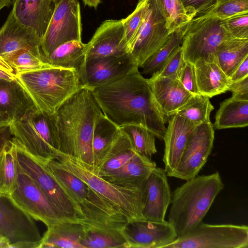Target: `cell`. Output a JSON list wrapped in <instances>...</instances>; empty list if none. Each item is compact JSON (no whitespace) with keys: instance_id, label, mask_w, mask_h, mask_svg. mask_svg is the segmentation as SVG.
Masks as SVG:
<instances>
[{"instance_id":"obj_23","label":"cell","mask_w":248,"mask_h":248,"mask_svg":"<svg viewBox=\"0 0 248 248\" xmlns=\"http://www.w3.org/2000/svg\"><path fill=\"white\" fill-rule=\"evenodd\" d=\"M149 81L157 104L168 121L193 95L177 78H161Z\"/></svg>"},{"instance_id":"obj_38","label":"cell","mask_w":248,"mask_h":248,"mask_svg":"<svg viewBox=\"0 0 248 248\" xmlns=\"http://www.w3.org/2000/svg\"><path fill=\"white\" fill-rule=\"evenodd\" d=\"M165 19L170 33L187 24L191 18L187 15L181 0H155Z\"/></svg>"},{"instance_id":"obj_8","label":"cell","mask_w":248,"mask_h":248,"mask_svg":"<svg viewBox=\"0 0 248 248\" xmlns=\"http://www.w3.org/2000/svg\"><path fill=\"white\" fill-rule=\"evenodd\" d=\"M16 142L17 160L21 169L36 184L65 219L84 224L86 218L80 208L52 174L46 163L33 156Z\"/></svg>"},{"instance_id":"obj_2","label":"cell","mask_w":248,"mask_h":248,"mask_svg":"<svg viewBox=\"0 0 248 248\" xmlns=\"http://www.w3.org/2000/svg\"><path fill=\"white\" fill-rule=\"evenodd\" d=\"M102 113L92 90L81 87L53 114L58 130L59 152L93 166L94 125Z\"/></svg>"},{"instance_id":"obj_1","label":"cell","mask_w":248,"mask_h":248,"mask_svg":"<svg viewBox=\"0 0 248 248\" xmlns=\"http://www.w3.org/2000/svg\"><path fill=\"white\" fill-rule=\"evenodd\" d=\"M92 90L102 113L118 127L142 126L163 139L168 121L154 95L148 79L139 71Z\"/></svg>"},{"instance_id":"obj_28","label":"cell","mask_w":248,"mask_h":248,"mask_svg":"<svg viewBox=\"0 0 248 248\" xmlns=\"http://www.w3.org/2000/svg\"><path fill=\"white\" fill-rule=\"evenodd\" d=\"M193 64L201 94L211 98L228 91L231 81L217 63L199 61Z\"/></svg>"},{"instance_id":"obj_47","label":"cell","mask_w":248,"mask_h":248,"mask_svg":"<svg viewBox=\"0 0 248 248\" xmlns=\"http://www.w3.org/2000/svg\"><path fill=\"white\" fill-rule=\"evenodd\" d=\"M247 76H248V56L237 66L229 78L231 82H233Z\"/></svg>"},{"instance_id":"obj_49","label":"cell","mask_w":248,"mask_h":248,"mask_svg":"<svg viewBox=\"0 0 248 248\" xmlns=\"http://www.w3.org/2000/svg\"><path fill=\"white\" fill-rule=\"evenodd\" d=\"M0 69L8 73H15L13 68L0 56Z\"/></svg>"},{"instance_id":"obj_48","label":"cell","mask_w":248,"mask_h":248,"mask_svg":"<svg viewBox=\"0 0 248 248\" xmlns=\"http://www.w3.org/2000/svg\"><path fill=\"white\" fill-rule=\"evenodd\" d=\"M12 138L10 124L0 126V153Z\"/></svg>"},{"instance_id":"obj_21","label":"cell","mask_w":248,"mask_h":248,"mask_svg":"<svg viewBox=\"0 0 248 248\" xmlns=\"http://www.w3.org/2000/svg\"><path fill=\"white\" fill-rule=\"evenodd\" d=\"M124 33L122 19H109L103 22L87 44L85 60L127 53L121 45Z\"/></svg>"},{"instance_id":"obj_34","label":"cell","mask_w":248,"mask_h":248,"mask_svg":"<svg viewBox=\"0 0 248 248\" xmlns=\"http://www.w3.org/2000/svg\"><path fill=\"white\" fill-rule=\"evenodd\" d=\"M187 24L171 32L165 44L144 62L140 66L142 74L152 75L163 66L173 51L181 45Z\"/></svg>"},{"instance_id":"obj_26","label":"cell","mask_w":248,"mask_h":248,"mask_svg":"<svg viewBox=\"0 0 248 248\" xmlns=\"http://www.w3.org/2000/svg\"><path fill=\"white\" fill-rule=\"evenodd\" d=\"M137 153L128 137L120 130L96 160L93 170L99 175L114 170L126 164Z\"/></svg>"},{"instance_id":"obj_39","label":"cell","mask_w":248,"mask_h":248,"mask_svg":"<svg viewBox=\"0 0 248 248\" xmlns=\"http://www.w3.org/2000/svg\"><path fill=\"white\" fill-rule=\"evenodd\" d=\"M6 62L13 68L16 75L53 67L47 62L42 52L31 50L20 51Z\"/></svg>"},{"instance_id":"obj_55","label":"cell","mask_w":248,"mask_h":248,"mask_svg":"<svg viewBox=\"0 0 248 248\" xmlns=\"http://www.w3.org/2000/svg\"><path fill=\"white\" fill-rule=\"evenodd\" d=\"M61 0H52L54 4H57Z\"/></svg>"},{"instance_id":"obj_15","label":"cell","mask_w":248,"mask_h":248,"mask_svg":"<svg viewBox=\"0 0 248 248\" xmlns=\"http://www.w3.org/2000/svg\"><path fill=\"white\" fill-rule=\"evenodd\" d=\"M211 122L198 125L188 137L180 161L169 177L187 180L197 176L206 164L215 139Z\"/></svg>"},{"instance_id":"obj_45","label":"cell","mask_w":248,"mask_h":248,"mask_svg":"<svg viewBox=\"0 0 248 248\" xmlns=\"http://www.w3.org/2000/svg\"><path fill=\"white\" fill-rule=\"evenodd\" d=\"M181 0L187 15L192 19L212 8L217 0Z\"/></svg>"},{"instance_id":"obj_33","label":"cell","mask_w":248,"mask_h":248,"mask_svg":"<svg viewBox=\"0 0 248 248\" xmlns=\"http://www.w3.org/2000/svg\"><path fill=\"white\" fill-rule=\"evenodd\" d=\"M16 142L13 138L0 153V193L11 196L17 178Z\"/></svg>"},{"instance_id":"obj_44","label":"cell","mask_w":248,"mask_h":248,"mask_svg":"<svg viewBox=\"0 0 248 248\" xmlns=\"http://www.w3.org/2000/svg\"><path fill=\"white\" fill-rule=\"evenodd\" d=\"M178 79L184 87L193 95L200 94L197 84L195 67L193 63L185 61Z\"/></svg>"},{"instance_id":"obj_46","label":"cell","mask_w":248,"mask_h":248,"mask_svg":"<svg viewBox=\"0 0 248 248\" xmlns=\"http://www.w3.org/2000/svg\"><path fill=\"white\" fill-rule=\"evenodd\" d=\"M228 91L232 92V97L234 99L248 101V76L236 81H231Z\"/></svg>"},{"instance_id":"obj_3","label":"cell","mask_w":248,"mask_h":248,"mask_svg":"<svg viewBox=\"0 0 248 248\" xmlns=\"http://www.w3.org/2000/svg\"><path fill=\"white\" fill-rule=\"evenodd\" d=\"M224 185L218 171L197 175L171 193L168 222L174 228L177 237L192 230L202 222Z\"/></svg>"},{"instance_id":"obj_36","label":"cell","mask_w":248,"mask_h":248,"mask_svg":"<svg viewBox=\"0 0 248 248\" xmlns=\"http://www.w3.org/2000/svg\"><path fill=\"white\" fill-rule=\"evenodd\" d=\"M128 137L134 149L140 155L152 159L157 153L155 136L147 129L137 125H127L119 127Z\"/></svg>"},{"instance_id":"obj_56","label":"cell","mask_w":248,"mask_h":248,"mask_svg":"<svg viewBox=\"0 0 248 248\" xmlns=\"http://www.w3.org/2000/svg\"><path fill=\"white\" fill-rule=\"evenodd\" d=\"M145 0H138V3L141 2H143Z\"/></svg>"},{"instance_id":"obj_11","label":"cell","mask_w":248,"mask_h":248,"mask_svg":"<svg viewBox=\"0 0 248 248\" xmlns=\"http://www.w3.org/2000/svg\"><path fill=\"white\" fill-rule=\"evenodd\" d=\"M33 219L10 196L0 193V232L8 248H40L42 236Z\"/></svg>"},{"instance_id":"obj_27","label":"cell","mask_w":248,"mask_h":248,"mask_svg":"<svg viewBox=\"0 0 248 248\" xmlns=\"http://www.w3.org/2000/svg\"><path fill=\"white\" fill-rule=\"evenodd\" d=\"M47 228L40 248H84L81 241L85 228L82 223L63 221Z\"/></svg>"},{"instance_id":"obj_18","label":"cell","mask_w":248,"mask_h":248,"mask_svg":"<svg viewBox=\"0 0 248 248\" xmlns=\"http://www.w3.org/2000/svg\"><path fill=\"white\" fill-rule=\"evenodd\" d=\"M128 248H165L177 235L168 221L129 222L122 230Z\"/></svg>"},{"instance_id":"obj_37","label":"cell","mask_w":248,"mask_h":248,"mask_svg":"<svg viewBox=\"0 0 248 248\" xmlns=\"http://www.w3.org/2000/svg\"><path fill=\"white\" fill-rule=\"evenodd\" d=\"M214 109L209 98L200 94L193 95L176 114L191 122L201 124L211 122L210 116Z\"/></svg>"},{"instance_id":"obj_40","label":"cell","mask_w":248,"mask_h":248,"mask_svg":"<svg viewBox=\"0 0 248 248\" xmlns=\"http://www.w3.org/2000/svg\"><path fill=\"white\" fill-rule=\"evenodd\" d=\"M246 12H248V0H217L212 8L192 19L215 17L223 20Z\"/></svg>"},{"instance_id":"obj_43","label":"cell","mask_w":248,"mask_h":248,"mask_svg":"<svg viewBox=\"0 0 248 248\" xmlns=\"http://www.w3.org/2000/svg\"><path fill=\"white\" fill-rule=\"evenodd\" d=\"M221 25L233 38L248 39V12L222 20Z\"/></svg>"},{"instance_id":"obj_54","label":"cell","mask_w":248,"mask_h":248,"mask_svg":"<svg viewBox=\"0 0 248 248\" xmlns=\"http://www.w3.org/2000/svg\"><path fill=\"white\" fill-rule=\"evenodd\" d=\"M6 124H9L2 117V116L0 114V126L6 125Z\"/></svg>"},{"instance_id":"obj_19","label":"cell","mask_w":248,"mask_h":248,"mask_svg":"<svg viewBox=\"0 0 248 248\" xmlns=\"http://www.w3.org/2000/svg\"><path fill=\"white\" fill-rule=\"evenodd\" d=\"M41 38L31 29L21 25L11 10L0 28V56L6 62L17 52L31 50L42 52Z\"/></svg>"},{"instance_id":"obj_7","label":"cell","mask_w":248,"mask_h":248,"mask_svg":"<svg viewBox=\"0 0 248 248\" xmlns=\"http://www.w3.org/2000/svg\"><path fill=\"white\" fill-rule=\"evenodd\" d=\"M10 126L13 138L28 153L45 163L56 159L60 145L54 114L34 106Z\"/></svg>"},{"instance_id":"obj_41","label":"cell","mask_w":248,"mask_h":248,"mask_svg":"<svg viewBox=\"0 0 248 248\" xmlns=\"http://www.w3.org/2000/svg\"><path fill=\"white\" fill-rule=\"evenodd\" d=\"M146 1L138 3L134 11L125 18L122 19L124 33L121 42V46L129 53L130 47L143 22Z\"/></svg>"},{"instance_id":"obj_6","label":"cell","mask_w":248,"mask_h":248,"mask_svg":"<svg viewBox=\"0 0 248 248\" xmlns=\"http://www.w3.org/2000/svg\"><path fill=\"white\" fill-rule=\"evenodd\" d=\"M55 160L59 166L83 180L112 204L128 222L145 220L142 214V187L126 188L112 184L94 172L93 166L60 152Z\"/></svg>"},{"instance_id":"obj_25","label":"cell","mask_w":248,"mask_h":248,"mask_svg":"<svg viewBox=\"0 0 248 248\" xmlns=\"http://www.w3.org/2000/svg\"><path fill=\"white\" fill-rule=\"evenodd\" d=\"M34 106L16 79L0 78V114L8 124L20 119Z\"/></svg>"},{"instance_id":"obj_50","label":"cell","mask_w":248,"mask_h":248,"mask_svg":"<svg viewBox=\"0 0 248 248\" xmlns=\"http://www.w3.org/2000/svg\"><path fill=\"white\" fill-rule=\"evenodd\" d=\"M0 78L9 80L16 79V74L12 73H8L0 69Z\"/></svg>"},{"instance_id":"obj_42","label":"cell","mask_w":248,"mask_h":248,"mask_svg":"<svg viewBox=\"0 0 248 248\" xmlns=\"http://www.w3.org/2000/svg\"><path fill=\"white\" fill-rule=\"evenodd\" d=\"M181 46H178L171 54L163 66L152 74L149 80H152L161 78H177L185 64Z\"/></svg>"},{"instance_id":"obj_29","label":"cell","mask_w":248,"mask_h":248,"mask_svg":"<svg viewBox=\"0 0 248 248\" xmlns=\"http://www.w3.org/2000/svg\"><path fill=\"white\" fill-rule=\"evenodd\" d=\"M214 129L241 128L248 125V101L228 98L220 103L215 115Z\"/></svg>"},{"instance_id":"obj_20","label":"cell","mask_w":248,"mask_h":248,"mask_svg":"<svg viewBox=\"0 0 248 248\" xmlns=\"http://www.w3.org/2000/svg\"><path fill=\"white\" fill-rule=\"evenodd\" d=\"M163 140L165 143L162 161L168 175L179 164L188 137L199 124L187 120L177 114L169 119Z\"/></svg>"},{"instance_id":"obj_17","label":"cell","mask_w":248,"mask_h":248,"mask_svg":"<svg viewBox=\"0 0 248 248\" xmlns=\"http://www.w3.org/2000/svg\"><path fill=\"white\" fill-rule=\"evenodd\" d=\"M165 170L156 167L142 186V214L146 220L164 222L171 203V192Z\"/></svg>"},{"instance_id":"obj_35","label":"cell","mask_w":248,"mask_h":248,"mask_svg":"<svg viewBox=\"0 0 248 248\" xmlns=\"http://www.w3.org/2000/svg\"><path fill=\"white\" fill-rule=\"evenodd\" d=\"M120 130L119 127L103 113L97 118L94 127L92 142L94 164L98 158L110 145Z\"/></svg>"},{"instance_id":"obj_5","label":"cell","mask_w":248,"mask_h":248,"mask_svg":"<svg viewBox=\"0 0 248 248\" xmlns=\"http://www.w3.org/2000/svg\"><path fill=\"white\" fill-rule=\"evenodd\" d=\"M49 170L79 207L85 225L122 230L127 219L112 204L83 180L59 166L55 159L46 162Z\"/></svg>"},{"instance_id":"obj_53","label":"cell","mask_w":248,"mask_h":248,"mask_svg":"<svg viewBox=\"0 0 248 248\" xmlns=\"http://www.w3.org/2000/svg\"><path fill=\"white\" fill-rule=\"evenodd\" d=\"M8 248V245L2 237L0 232V248Z\"/></svg>"},{"instance_id":"obj_52","label":"cell","mask_w":248,"mask_h":248,"mask_svg":"<svg viewBox=\"0 0 248 248\" xmlns=\"http://www.w3.org/2000/svg\"><path fill=\"white\" fill-rule=\"evenodd\" d=\"M11 2L12 0H0V10L5 7H9Z\"/></svg>"},{"instance_id":"obj_10","label":"cell","mask_w":248,"mask_h":248,"mask_svg":"<svg viewBox=\"0 0 248 248\" xmlns=\"http://www.w3.org/2000/svg\"><path fill=\"white\" fill-rule=\"evenodd\" d=\"M248 227L201 222L186 234L177 237L165 248H247Z\"/></svg>"},{"instance_id":"obj_13","label":"cell","mask_w":248,"mask_h":248,"mask_svg":"<svg viewBox=\"0 0 248 248\" xmlns=\"http://www.w3.org/2000/svg\"><path fill=\"white\" fill-rule=\"evenodd\" d=\"M17 178L10 196L14 201L34 219L43 222L47 227L65 219L47 197L20 167L18 162Z\"/></svg>"},{"instance_id":"obj_4","label":"cell","mask_w":248,"mask_h":248,"mask_svg":"<svg viewBox=\"0 0 248 248\" xmlns=\"http://www.w3.org/2000/svg\"><path fill=\"white\" fill-rule=\"evenodd\" d=\"M16 79L34 106L49 115L82 87L77 71L58 67L16 74Z\"/></svg>"},{"instance_id":"obj_22","label":"cell","mask_w":248,"mask_h":248,"mask_svg":"<svg viewBox=\"0 0 248 248\" xmlns=\"http://www.w3.org/2000/svg\"><path fill=\"white\" fill-rule=\"evenodd\" d=\"M54 7L52 0H13L12 11L21 25L32 29L42 40Z\"/></svg>"},{"instance_id":"obj_14","label":"cell","mask_w":248,"mask_h":248,"mask_svg":"<svg viewBox=\"0 0 248 248\" xmlns=\"http://www.w3.org/2000/svg\"><path fill=\"white\" fill-rule=\"evenodd\" d=\"M170 34L155 0H146L143 22L129 51L139 68L165 44Z\"/></svg>"},{"instance_id":"obj_24","label":"cell","mask_w":248,"mask_h":248,"mask_svg":"<svg viewBox=\"0 0 248 248\" xmlns=\"http://www.w3.org/2000/svg\"><path fill=\"white\" fill-rule=\"evenodd\" d=\"M156 167L152 159L137 153L122 167L99 176L119 186L141 188L145 180Z\"/></svg>"},{"instance_id":"obj_16","label":"cell","mask_w":248,"mask_h":248,"mask_svg":"<svg viewBox=\"0 0 248 248\" xmlns=\"http://www.w3.org/2000/svg\"><path fill=\"white\" fill-rule=\"evenodd\" d=\"M138 69L131 55L126 53L85 60L78 75L82 87L93 89L135 73Z\"/></svg>"},{"instance_id":"obj_31","label":"cell","mask_w":248,"mask_h":248,"mask_svg":"<svg viewBox=\"0 0 248 248\" xmlns=\"http://www.w3.org/2000/svg\"><path fill=\"white\" fill-rule=\"evenodd\" d=\"M248 56V39L232 38L225 40L216 51L217 63L229 78Z\"/></svg>"},{"instance_id":"obj_30","label":"cell","mask_w":248,"mask_h":248,"mask_svg":"<svg viewBox=\"0 0 248 248\" xmlns=\"http://www.w3.org/2000/svg\"><path fill=\"white\" fill-rule=\"evenodd\" d=\"M87 44L81 41H71L56 48L46 58L53 67L73 69L78 73L85 61Z\"/></svg>"},{"instance_id":"obj_32","label":"cell","mask_w":248,"mask_h":248,"mask_svg":"<svg viewBox=\"0 0 248 248\" xmlns=\"http://www.w3.org/2000/svg\"><path fill=\"white\" fill-rule=\"evenodd\" d=\"M84 225L85 235L81 241L84 248H128L122 230Z\"/></svg>"},{"instance_id":"obj_9","label":"cell","mask_w":248,"mask_h":248,"mask_svg":"<svg viewBox=\"0 0 248 248\" xmlns=\"http://www.w3.org/2000/svg\"><path fill=\"white\" fill-rule=\"evenodd\" d=\"M222 19H192L187 24L181 47L185 61L194 64L199 61L217 63L216 51L224 41L233 38L223 28Z\"/></svg>"},{"instance_id":"obj_51","label":"cell","mask_w":248,"mask_h":248,"mask_svg":"<svg viewBox=\"0 0 248 248\" xmlns=\"http://www.w3.org/2000/svg\"><path fill=\"white\" fill-rule=\"evenodd\" d=\"M84 4L90 7L96 8L101 0H82Z\"/></svg>"},{"instance_id":"obj_12","label":"cell","mask_w":248,"mask_h":248,"mask_svg":"<svg viewBox=\"0 0 248 248\" xmlns=\"http://www.w3.org/2000/svg\"><path fill=\"white\" fill-rule=\"evenodd\" d=\"M81 31L80 8L77 0H61L54 4L40 44L46 59L60 46L71 41H81Z\"/></svg>"}]
</instances>
